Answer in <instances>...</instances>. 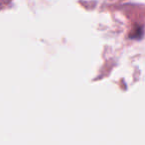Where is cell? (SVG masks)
<instances>
[{
    "mask_svg": "<svg viewBox=\"0 0 145 145\" xmlns=\"http://www.w3.org/2000/svg\"><path fill=\"white\" fill-rule=\"evenodd\" d=\"M11 1H12V0H0V10L6 8L11 3Z\"/></svg>",
    "mask_w": 145,
    "mask_h": 145,
    "instance_id": "obj_1",
    "label": "cell"
}]
</instances>
